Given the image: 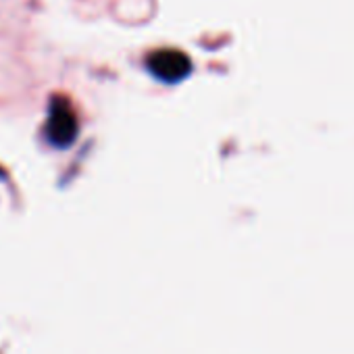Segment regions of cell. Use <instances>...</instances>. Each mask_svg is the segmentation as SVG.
<instances>
[{"instance_id":"obj_1","label":"cell","mask_w":354,"mask_h":354,"mask_svg":"<svg viewBox=\"0 0 354 354\" xmlns=\"http://www.w3.org/2000/svg\"><path fill=\"white\" fill-rule=\"evenodd\" d=\"M77 131H80V123L71 102L65 96H55L50 100L48 119L44 127V136L48 144H53L55 148H69L75 142Z\"/></svg>"},{"instance_id":"obj_3","label":"cell","mask_w":354,"mask_h":354,"mask_svg":"<svg viewBox=\"0 0 354 354\" xmlns=\"http://www.w3.org/2000/svg\"><path fill=\"white\" fill-rule=\"evenodd\" d=\"M5 177H7V175H5V171H3V169H0V180H5Z\"/></svg>"},{"instance_id":"obj_2","label":"cell","mask_w":354,"mask_h":354,"mask_svg":"<svg viewBox=\"0 0 354 354\" xmlns=\"http://www.w3.org/2000/svg\"><path fill=\"white\" fill-rule=\"evenodd\" d=\"M148 71L162 84H177L192 71V61L180 50H156L146 59Z\"/></svg>"}]
</instances>
